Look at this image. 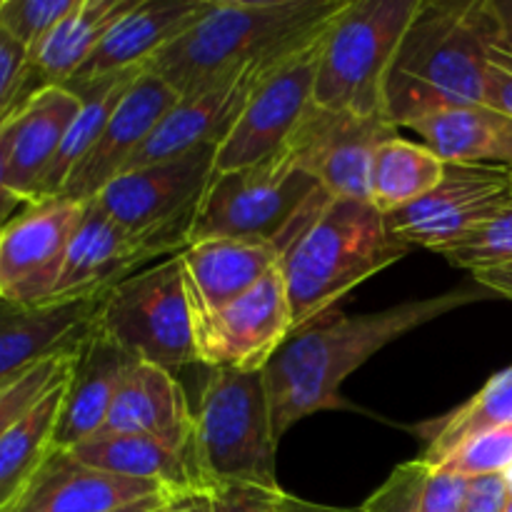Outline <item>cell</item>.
<instances>
[{"mask_svg": "<svg viewBox=\"0 0 512 512\" xmlns=\"http://www.w3.org/2000/svg\"><path fill=\"white\" fill-rule=\"evenodd\" d=\"M505 425H512V365L493 375L468 403L420 428V433L428 438L423 460L440 465L465 440Z\"/></svg>", "mask_w": 512, "mask_h": 512, "instance_id": "31", "label": "cell"}, {"mask_svg": "<svg viewBox=\"0 0 512 512\" xmlns=\"http://www.w3.org/2000/svg\"><path fill=\"white\" fill-rule=\"evenodd\" d=\"M283 488L270 490L258 485L230 483L208 493L210 512H278Z\"/></svg>", "mask_w": 512, "mask_h": 512, "instance_id": "38", "label": "cell"}, {"mask_svg": "<svg viewBox=\"0 0 512 512\" xmlns=\"http://www.w3.org/2000/svg\"><path fill=\"white\" fill-rule=\"evenodd\" d=\"M495 8H498L500 20H503L505 43L512 45V0H495Z\"/></svg>", "mask_w": 512, "mask_h": 512, "instance_id": "46", "label": "cell"}, {"mask_svg": "<svg viewBox=\"0 0 512 512\" xmlns=\"http://www.w3.org/2000/svg\"><path fill=\"white\" fill-rule=\"evenodd\" d=\"M170 500H173V498H168V495H155V498L140 500V503L128 505V508H123V510H118V512H155V510L165 508V505H168Z\"/></svg>", "mask_w": 512, "mask_h": 512, "instance_id": "45", "label": "cell"}, {"mask_svg": "<svg viewBox=\"0 0 512 512\" xmlns=\"http://www.w3.org/2000/svg\"><path fill=\"white\" fill-rule=\"evenodd\" d=\"M70 453L90 468L160 485L170 498L205 493L195 463L193 433L100 438L88 440Z\"/></svg>", "mask_w": 512, "mask_h": 512, "instance_id": "24", "label": "cell"}, {"mask_svg": "<svg viewBox=\"0 0 512 512\" xmlns=\"http://www.w3.org/2000/svg\"><path fill=\"white\" fill-rule=\"evenodd\" d=\"M510 170H512V165H510Z\"/></svg>", "mask_w": 512, "mask_h": 512, "instance_id": "49", "label": "cell"}, {"mask_svg": "<svg viewBox=\"0 0 512 512\" xmlns=\"http://www.w3.org/2000/svg\"><path fill=\"white\" fill-rule=\"evenodd\" d=\"M483 103L512 120V45L508 43L490 48L485 63Z\"/></svg>", "mask_w": 512, "mask_h": 512, "instance_id": "39", "label": "cell"}, {"mask_svg": "<svg viewBox=\"0 0 512 512\" xmlns=\"http://www.w3.org/2000/svg\"><path fill=\"white\" fill-rule=\"evenodd\" d=\"M73 373V370H70ZM68 380H60L20 423H15L0 440V512L8 508L35 478L48 455L55 450L60 405H63Z\"/></svg>", "mask_w": 512, "mask_h": 512, "instance_id": "28", "label": "cell"}, {"mask_svg": "<svg viewBox=\"0 0 512 512\" xmlns=\"http://www.w3.org/2000/svg\"><path fill=\"white\" fill-rule=\"evenodd\" d=\"M330 198L333 195L285 150L245 168L215 170L195 213L190 243L210 238L263 240L283 253Z\"/></svg>", "mask_w": 512, "mask_h": 512, "instance_id": "5", "label": "cell"}, {"mask_svg": "<svg viewBox=\"0 0 512 512\" xmlns=\"http://www.w3.org/2000/svg\"><path fill=\"white\" fill-rule=\"evenodd\" d=\"M208 0H138L113 28L105 33L88 63L65 83V88H83L123 70L145 68L165 45L190 28Z\"/></svg>", "mask_w": 512, "mask_h": 512, "instance_id": "20", "label": "cell"}, {"mask_svg": "<svg viewBox=\"0 0 512 512\" xmlns=\"http://www.w3.org/2000/svg\"><path fill=\"white\" fill-rule=\"evenodd\" d=\"M80 98L65 85H45L18 105L8 123V188L25 205L38 203L40 185L58 158Z\"/></svg>", "mask_w": 512, "mask_h": 512, "instance_id": "21", "label": "cell"}, {"mask_svg": "<svg viewBox=\"0 0 512 512\" xmlns=\"http://www.w3.org/2000/svg\"><path fill=\"white\" fill-rule=\"evenodd\" d=\"M193 448L205 495L230 483L280 490L278 438L263 373L210 370L195 410Z\"/></svg>", "mask_w": 512, "mask_h": 512, "instance_id": "6", "label": "cell"}, {"mask_svg": "<svg viewBox=\"0 0 512 512\" xmlns=\"http://www.w3.org/2000/svg\"><path fill=\"white\" fill-rule=\"evenodd\" d=\"M178 100V93L165 80L140 70L135 83L110 115L100 138L68 175L60 195L78 203L98 198L118 175L128 170L130 160L148 143L153 130Z\"/></svg>", "mask_w": 512, "mask_h": 512, "instance_id": "16", "label": "cell"}, {"mask_svg": "<svg viewBox=\"0 0 512 512\" xmlns=\"http://www.w3.org/2000/svg\"><path fill=\"white\" fill-rule=\"evenodd\" d=\"M508 503H510L508 473L468 478V493H465L463 512H505Z\"/></svg>", "mask_w": 512, "mask_h": 512, "instance_id": "40", "label": "cell"}, {"mask_svg": "<svg viewBox=\"0 0 512 512\" xmlns=\"http://www.w3.org/2000/svg\"><path fill=\"white\" fill-rule=\"evenodd\" d=\"M512 208L510 165H450L425 198L385 215L390 235L410 248L445 245Z\"/></svg>", "mask_w": 512, "mask_h": 512, "instance_id": "12", "label": "cell"}, {"mask_svg": "<svg viewBox=\"0 0 512 512\" xmlns=\"http://www.w3.org/2000/svg\"><path fill=\"white\" fill-rule=\"evenodd\" d=\"M450 265L470 273L512 263V208L485 220L468 235L438 250Z\"/></svg>", "mask_w": 512, "mask_h": 512, "instance_id": "33", "label": "cell"}, {"mask_svg": "<svg viewBox=\"0 0 512 512\" xmlns=\"http://www.w3.org/2000/svg\"><path fill=\"white\" fill-rule=\"evenodd\" d=\"M83 213L85 203L55 195L25 205L0 225V298L15 305L48 303Z\"/></svg>", "mask_w": 512, "mask_h": 512, "instance_id": "15", "label": "cell"}, {"mask_svg": "<svg viewBox=\"0 0 512 512\" xmlns=\"http://www.w3.org/2000/svg\"><path fill=\"white\" fill-rule=\"evenodd\" d=\"M75 3L78 0H0V28L30 53Z\"/></svg>", "mask_w": 512, "mask_h": 512, "instance_id": "35", "label": "cell"}, {"mask_svg": "<svg viewBox=\"0 0 512 512\" xmlns=\"http://www.w3.org/2000/svg\"><path fill=\"white\" fill-rule=\"evenodd\" d=\"M218 145H200L178 158L118 175L90 203L135 233L193 230L195 213L215 173Z\"/></svg>", "mask_w": 512, "mask_h": 512, "instance_id": "9", "label": "cell"}, {"mask_svg": "<svg viewBox=\"0 0 512 512\" xmlns=\"http://www.w3.org/2000/svg\"><path fill=\"white\" fill-rule=\"evenodd\" d=\"M473 280L478 285H483L485 290H490V293L503 295V298L512 300V263L498 265V268L478 270V273H473Z\"/></svg>", "mask_w": 512, "mask_h": 512, "instance_id": "42", "label": "cell"}, {"mask_svg": "<svg viewBox=\"0 0 512 512\" xmlns=\"http://www.w3.org/2000/svg\"><path fill=\"white\" fill-rule=\"evenodd\" d=\"M438 468L453 470L463 478L508 473L512 468V425L465 440Z\"/></svg>", "mask_w": 512, "mask_h": 512, "instance_id": "36", "label": "cell"}, {"mask_svg": "<svg viewBox=\"0 0 512 512\" xmlns=\"http://www.w3.org/2000/svg\"><path fill=\"white\" fill-rule=\"evenodd\" d=\"M43 85L30 75L28 50L0 28V118L13 113Z\"/></svg>", "mask_w": 512, "mask_h": 512, "instance_id": "37", "label": "cell"}, {"mask_svg": "<svg viewBox=\"0 0 512 512\" xmlns=\"http://www.w3.org/2000/svg\"><path fill=\"white\" fill-rule=\"evenodd\" d=\"M188 245V233H135L108 218L95 203H85V213L70 240L58 285L48 303H73L108 293L130 275L140 273L145 263L173 258Z\"/></svg>", "mask_w": 512, "mask_h": 512, "instance_id": "10", "label": "cell"}, {"mask_svg": "<svg viewBox=\"0 0 512 512\" xmlns=\"http://www.w3.org/2000/svg\"><path fill=\"white\" fill-rule=\"evenodd\" d=\"M160 510H163V508H160ZM160 510H155V512H160Z\"/></svg>", "mask_w": 512, "mask_h": 512, "instance_id": "48", "label": "cell"}, {"mask_svg": "<svg viewBox=\"0 0 512 512\" xmlns=\"http://www.w3.org/2000/svg\"><path fill=\"white\" fill-rule=\"evenodd\" d=\"M490 295L483 285L408 300L368 315H323L295 330L263 370L278 443L308 415L340 408V388L378 350L450 310Z\"/></svg>", "mask_w": 512, "mask_h": 512, "instance_id": "1", "label": "cell"}, {"mask_svg": "<svg viewBox=\"0 0 512 512\" xmlns=\"http://www.w3.org/2000/svg\"><path fill=\"white\" fill-rule=\"evenodd\" d=\"M323 33L285 55L263 75L235 128L218 145L215 170H238L283 153L295 125L313 103Z\"/></svg>", "mask_w": 512, "mask_h": 512, "instance_id": "11", "label": "cell"}, {"mask_svg": "<svg viewBox=\"0 0 512 512\" xmlns=\"http://www.w3.org/2000/svg\"><path fill=\"white\" fill-rule=\"evenodd\" d=\"M75 358V355H73ZM73 358H50L0 383V440L73 370Z\"/></svg>", "mask_w": 512, "mask_h": 512, "instance_id": "34", "label": "cell"}, {"mask_svg": "<svg viewBox=\"0 0 512 512\" xmlns=\"http://www.w3.org/2000/svg\"><path fill=\"white\" fill-rule=\"evenodd\" d=\"M18 110V108H15ZM13 110V113H15ZM10 113V115H13ZM10 115L0 118V225L8 223L10 218L20 213L25 208L23 200L8 188V173H5V163H8V123Z\"/></svg>", "mask_w": 512, "mask_h": 512, "instance_id": "41", "label": "cell"}, {"mask_svg": "<svg viewBox=\"0 0 512 512\" xmlns=\"http://www.w3.org/2000/svg\"><path fill=\"white\" fill-rule=\"evenodd\" d=\"M410 250L390 235L385 215L373 203L330 198L280 258L293 333L328 315L350 290Z\"/></svg>", "mask_w": 512, "mask_h": 512, "instance_id": "4", "label": "cell"}, {"mask_svg": "<svg viewBox=\"0 0 512 512\" xmlns=\"http://www.w3.org/2000/svg\"><path fill=\"white\" fill-rule=\"evenodd\" d=\"M140 70L143 68L123 70V73L108 75V78H100L95 80V83L83 85V88H73V93L80 98V110L78 115H75L73 123H70L68 133H65L63 145H60L58 150V158L53 160L43 185H40L38 200L60 195L68 175L73 173L75 165L88 155V150L93 148L95 140L100 138L103 128L108 125L110 115L118 108V103L123 100V95L128 93L130 85L135 83Z\"/></svg>", "mask_w": 512, "mask_h": 512, "instance_id": "30", "label": "cell"}, {"mask_svg": "<svg viewBox=\"0 0 512 512\" xmlns=\"http://www.w3.org/2000/svg\"><path fill=\"white\" fill-rule=\"evenodd\" d=\"M155 495L168 493L155 483L90 468L70 450H53L3 512H118Z\"/></svg>", "mask_w": 512, "mask_h": 512, "instance_id": "19", "label": "cell"}, {"mask_svg": "<svg viewBox=\"0 0 512 512\" xmlns=\"http://www.w3.org/2000/svg\"><path fill=\"white\" fill-rule=\"evenodd\" d=\"M195 413L183 385L170 370L150 363H135L118 390L108 420L93 440L125 435H190Z\"/></svg>", "mask_w": 512, "mask_h": 512, "instance_id": "25", "label": "cell"}, {"mask_svg": "<svg viewBox=\"0 0 512 512\" xmlns=\"http://www.w3.org/2000/svg\"><path fill=\"white\" fill-rule=\"evenodd\" d=\"M505 43L495 0H423L385 83V118L395 128L460 105L483 103L485 63Z\"/></svg>", "mask_w": 512, "mask_h": 512, "instance_id": "2", "label": "cell"}, {"mask_svg": "<svg viewBox=\"0 0 512 512\" xmlns=\"http://www.w3.org/2000/svg\"><path fill=\"white\" fill-rule=\"evenodd\" d=\"M273 243L238 238H210L190 243L180 253L190 315L203 318L233 303L280 265Z\"/></svg>", "mask_w": 512, "mask_h": 512, "instance_id": "22", "label": "cell"}, {"mask_svg": "<svg viewBox=\"0 0 512 512\" xmlns=\"http://www.w3.org/2000/svg\"><path fill=\"white\" fill-rule=\"evenodd\" d=\"M135 363L138 360L110 343L103 333H90L73 358V373L55 428V450H73L100 433Z\"/></svg>", "mask_w": 512, "mask_h": 512, "instance_id": "23", "label": "cell"}, {"mask_svg": "<svg viewBox=\"0 0 512 512\" xmlns=\"http://www.w3.org/2000/svg\"><path fill=\"white\" fill-rule=\"evenodd\" d=\"M395 135L398 128L383 115L333 113L310 103L285 153L293 155L333 198L370 203L373 158L380 145Z\"/></svg>", "mask_w": 512, "mask_h": 512, "instance_id": "14", "label": "cell"}, {"mask_svg": "<svg viewBox=\"0 0 512 512\" xmlns=\"http://www.w3.org/2000/svg\"><path fill=\"white\" fill-rule=\"evenodd\" d=\"M508 480H510V503H508V508H505V512H512V468L508 470Z\"/></svg>", "mask_w": 512, "mask_h": 512, "instance_id": "47", "label": "cell"}, {"mask_svg": "<svg viewBox=\"0 0 512 512\" xmlns=\"http://www.w3.org/2000/svg\"><path fill=\"white\" fill-rule=\"evenodd\" d=\"M160 512H210V500L208 495H185V498L170 500Z\"/></svg>", "mask_w": 512, "mask_h": 512, "instance_id": "44", "label": "cell"}, {"mask_svg": "<svg viewBox=\"0 0 512 512\" xmlns=\"http://www.w3.org/2000/svg\"><path fill=\"white\" fill-rule=\"evenodd\" d=\"M103 295L43 305L0 298V383L43 360L73 358L95 330Z\"/></svg>", "mask_w": 512, "mask_h": 512, "instance_id": "18", "label": "cell"}, {"mask_svg": "<svg viewBox=\"0 0 512 512\" xmlns=\"http://www.w3.org/2000/svg\"><path fill=\"white\" fill-rule=\"evenodd\" d=\"M290 333L293 318L278 265L233 303L193 320L195 358L210 370L263 373Z\"/></svg>", "mask_w": 512, "mask_h": 512, "instance_id": "13", "label": "cell"}, {"mask_svg": "<svg viewBox=\"0 0 512 512\" xmlns=\"http://www.w3.org/2000/svg\"><path fill=\"white\" fill-rule=\"evenodd\" d=\"M465 493L468 478L418 458L395 468L363 512H463Z\"/></svg>", "mask_w": 512, "mask_h": 512, "instance_id": "32", "label": "cell"}, {"mask_svg": "<svg viewBox=\"0 0 512 512\" xmlns=\"http://www.w3.org/2000/svg\"><path fill=\"white\" fill-rule=\"evenodd\" d=\"M448 163L438 158L428 145L395 138L385 140L370 168V203L383 215L408 208L425 198L443 180Z\"/></svg>", "mask_w": 512, "mask_h": 512, "instance_id": "29", "label": "cell"}, {"mask_svg": "<svg viewBox=\"0 0 512 512\" xmlns=\"http://www.w3.org/2000/svg\"><path fill=\"white\" fill-rule=\"evenodd\" d=\"M138 0H78L75 8L28 53L30 75L40 85H65L85 63L110 28Z\"/></svg>", "mask_w": 512, "mask_h": 512, "instance_id": "27", "label": "cell"}, {"mask_svg": "<svg viewBox=\"0 0 512 512\" xmlns=\"http://www.w3.org/2000/svg\"><path fill=\"white\" fill-rule=\"evenodd\" d=\"M278 512H363V508H328V505H315V503H308V500H300V498H293V495L283 493V498H280V505H278Z\"/></svg>", "mask_w": 512, "mask_h": 512, "instance_id": "43", "label": "cell"}, {"mask_svg": "<svg viewBox=\"0 0 512 512\" xmlns=\"http://www.w3.org/2000/svg\"><path fill=\"white\" fill-rule=\"evenodd\" d=\"M423 0H345L323 33L313 103L333 113L383 115L385 83Z\"/></svg>", "mask_w": 512, "mask_h": 512, "instance_id": "7", "label": "cell"}, {"mask_svg": "<svg viewBox=\"0 0 512 512\" xmlns=\"http://www.w3.org/2000/svg\"><path fill=\"white\" fill-rule=\"evenodd\" d=\"M443 163L512 165V120L485 103L460 105L408 125Z\"/></svg>", "mask_w": 512, "mask_h": 512, "instance_id": "26", "label": "cell"}, {"mask_svg": "<svg viewBox=\"0 0 512 512\" xmlns=\"http://www.w3.org/2000/svg\"><path fill=\"white\" fill-rule=\"evenodd\" d=\"M283 58L285 55L248 65V68L218 80L210 88L200 90V93L180 98L160 120L148 143L130 160L128 170L178 158V155L200 148V145H223L263 75Z\"/></svg>", "mask_w": 512, "mask_h": 512, "instance_id": "17", "label": "cell"}, {"mask_svg": "<svg viewBox=\"0 0 512 512\" xmlns=\"http://www.w3.org/2000/svg\"><path fill=\"white\" fill-rule=\"evenodd\" d=\"M95 330L138 363L170 373L198 363L180 253L110 288Z\"/></svg>", "mask_w": 512, "mask_h": 512, "instance_id": "8", "label": "cell"}, {"mask_svg": "<svg viewBox=\"0 0 512 512\" xmlns=\"http://www.w3.org/2000/svg\"><path fill=\"white\" fill-rule=\"evenodd\" d=\"M343 5L345 0H208L200 18L143 70L188 98L248 65L303 48Z\"/></svg>", "mask_w": 512, "mask_h": 512, "instance_id": "3", "label": "cell"}]
</instances>
